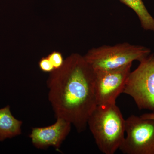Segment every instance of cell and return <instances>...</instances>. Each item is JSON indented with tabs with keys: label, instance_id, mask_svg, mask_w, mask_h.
Segmentation results:
<instances>
[{
	"label": "cell",
	"instance_id": "11",
	"mask_svg": "<svg viewBox=\"0 0 154 154\" xmlns=\"http://www.w3.org/2000/svg\"><path fill=\"white\" fill-rule=\"evenodd\" d=\"M39 68L44 72H52L55 70L47 57L42 58L38 63Z\"/></svg>",
	"mask_w": 154,
	"mask_h": 154
},
{
	"label": "cell",
	"instance_id": "9",
	"mask_svg": "<svg viewBox=\"0 0 154 154\" xmlns=\"http://www.w3.org/2000/svg\"><path fill=\"white\" fill-rule=\"evenodd\" d=\"M134 11L144 30L154 32V18L149 13L143 0H119Z\"/></svg>",
	"mask_w": 154,
	"mask_h": 154
},
{
	"label": "cell",
	"instance_id": "4",
	"mask_svg": "<svg viewBox=\"0 0 154 154\" xmlns=\"http://www.w3.org/2000/svg\"><path fill=\"white\" fill-rule=\"evenodd\" d=\"M122 94L131 96L139 110L154 113V54L140 61L130 72Z\"/></svg>",
	"mask_w": 154,
	"mask_h": 154
},
{
	"label": "cell",
	"instance_id": "10",
	"mask_svg": "<svg viewBox=\"0 0 154 154\" xmlns=\"http://www.w3.org/2000/svg\"><path fill=\"white\" fill-rule=\"evenodd\" d=\"M47 57L52 63L55 70L60 68L63 64L65 60L62 54L58 51H53Z\"/></svg>",
	"mask_w": 154,
	"mask_h": 154
},
{
	"label": "cell",
	"instance_id": "5",
	"mask_svg": "<svg viewBox=\"0 0 154 154\" xmlns=\"http://www.w3.org/2000/svg\"><path fill=\"white\" fill-rule=\"evenodd\" d=\"M126 136L119 150L124 154H154V119L131 115L125 119Z\"/></svg>",
	"mask_w": 154,
	"mask_h": 154
},
{
	"label": "cell",
	"instance_id": "6",
	"mask_svg": "<svg viewBox=\"0 0 154 154\" xmlns=\"http://www.w3.org/2000/svg\"><path fill=\"white\" fill-rule=\"evenodd\" d=\"M132 63L108 70L94 71V88L97 105L116 103L123 93L127 79L131 72Z\"/></svg>",
	"mask_w": 154,
	"mask_h": 154
},
{
	"label": "cell",
	"instance_id": "8",
	"mask_svg": "<svg viewBox=\"0 0 154 154\" xmlns=\"http://www.w3.org/2000/svg\"><path fill=\"white\" fill-rule=\"evenodd\" d=\"M22 124L12 115L9 105L0 109V141L21 134Z\"/></svg>",
	"mask_w": 154,
	"mask_h": 154
},
{
	"label": "cell",
	"instance_id": "12",
	"mask_svg": "<svg viewBox=\"0 0 154 154\" xmlns=\"http://www.w3.org/2000/svg\"><path fill=\"white\" fill-rule=\"evenodd\" d=\"M140 116L143 119H154V113H144Z\"/></svg>",
	"mask_w": 154,
	"mask_h": 154
},
{
	"label": "cell",
	"instance_id": "2",
	"mask_svg": "<svg viewBox=\"0 0 154 154\" xmlns=\"http://www.w3.org/2000/svg\"><path fill=\"white\" fill-rule=\"evenodd\" d=\"M88 126L103 154L115 153L125 137V119L116 103L97 105L88 118Z\"/></svg>",
	"mask_w": 154,
	"mask_h": 154
},
{
	"label": "cell",
	"instance_id": "1",
	"mask_svg": "<svg viewBox=\"0 0 154 154\" xmlns=\"http://www.w3.org/2000/svg\"><path fill=\"white\" fill-rule=\"evenodd\" d=\"M94 69L84 56L73 53L60 68L50 73L47 81L48 99L56 118L66 119L83 132L97 106Z\"/></svg>",
	"mask_w": 154,
	"mask_h": 154
},
{
	"label": "cell",
	"instance_id": "3",
	"mask_svg": "<svg viewBox=\"0 0 154 154\" xmlns=\"http://www.w3.org/2000/svg\"><path fill=\"white\" fill-rule=\"evenodd\" d=\"M151 52L150 49L145 46L123 42L93 48L84 57L96 71L119 68L135 60L140 62L149 55Z\"/></svg>",
	"mask_w": 154,
	"mask_h": 154
},
{
	"label": "cell",
	"instance_id": "7",
	"mask_svg": "<svg viewBox=\"0 0 154 154\" xmlns=\"http://www.w3.org/2000/svg\"><path fill=\"white\" fill-rule=\"evenodd\" d=\"M72 125L69 121L58 117L49 126L32 128L29 137L36 148L45 149L53 146L58 149L70 132Z\"/></svg>",
	"mask_w": 154,
	"mask_h": 154
}]
</instances>
